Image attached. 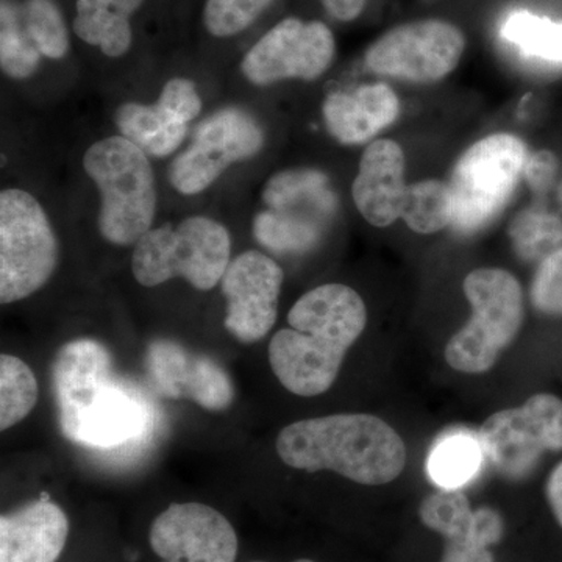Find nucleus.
Segmentation results:
<instances>
[{"instance_id": "f257e3e1", "label": "nucleus", "mask_w": 562, "mask_h": 562, "mask_svg": "<svg viewBox=\"0 0 562 562\" xmlns=\"http://www.w3.org/2000/svg\"><path fill=\"white\" fill-rule=\"evenodd\" d=\"M60 430L69 441L116 450L149 430V403L113 371L110 351L92 339L65 344L52 368Z\"/></svg>"}, {"instance_id": "f03ea898", "label": "nucleus", "mask_w": 562, "mask_h": 562, "mask_svg": "<svg viewBox=\"0 0 562 562\" xmlns=\"http://www.w3.org/2000/svg\"><path fill=\"white\" fill-rule=\"evenodd\" d=\"M288 324L269 344L272 372L292 394L316 397L338 379L347 351L368 324V308L350 286L322 284L294 303Z\"/></svg>"}, {"instance_id": "7ed1b4c3", "label": "nucleus", "mask_w": 562, "mask_h": 562, "mask_svg": "<svg viewBox=\"0 0 562 562\" xmlns=\"http://www.w3.org/2000/svg\"><path fill=\"white\" fill-rule=\"evenodd\" d=\"M277 453L292 469L333 471L366 486L394 482L406 464V447L398 432L371 414L295 422L280 431Z\"/></svg>"}, {"instance_id": "20e7f679", "label": "nucleus", "mask_w": 562, "mask_h": 562, "mask_svg": "<svg viewBox=\"0 0 562 562\" xmlns=\"http://www.w3.org/2000/svg\"><path fill=\"white\" fill-rule=\"evenodd\" d=\"M102 194L99 231L116 246H132L150 231L157 210L155 177L146 151L124 136L98 140L83 157Z\"/></svg>"}, {"instance_id": "39448f33", "label": "nucleus", "mask_w": 562, "mask_h": 562, "mask_svg": "<svg viewBox=\"0 0 562 562\" xmlns=\"http://www.w3.org/2000/svg\"><path fill=\"white\" fill-rule=\"evenodd\" d=\"M227 228L205 216L181 221L177 228H150L135 244L132 271L143 286L184 279L199 291H211L231 265Z\"/></svg>"}, {"instance_id": "423d86ee", "label": "nucleus", "mask_w": 562, "mask_h": 562, "mask_svg": "<svg viewBox=\"0 0 562 562\" xmlns=\"http://www.w3.org/2000/svg\"><path fill=\"white\" fill-rule=\"evenodd\" d=\"M471 303L468 324L450 339L446 360L462 373H484L494 368L512 346L524 324V292L519 280L505 269H475L462 283Z\"/></svg>"}, {"instance_id": "0eeeda50", "label": "nucleus", "mask_w": 562, "mask_h": 562, "mask_svg": "<svg viewBox=\"0 0 562 562\" xmlns=\"http://www.w3.org/2000/svg\"><path fill=\"white\" fill-rule=\"evenodd\" d=\"M527 160V146L513 133H494L472 144L450 177L453 231L471 235L501 216L512 201Z\"/></svg>"}, {"instance_id": "6e6552de", "label": "nucleus", "mask_w": 562, "mask_h": 562, "mask_svg": "<svg viewBox=\"0 0 562 562\" xmlns=\"http://www.w3.org/2000/svg\"><path fill=\"white\" fill-rule=\"evenodd\" d=\"M58 243L46 211L32 194H0V302L24 301L57 269Z\"/></svg>"}, {"instance_id": "1a4fd4ad", "label": "nucleus", "mask_w": 562, "mask_h": 562, "mask_svg": "<svg viewBox=\"0 0 562 562\" xmlns=\"http://www.w3.org/2000/svg\"><path fill=\"white\" fill-rule=\"evenodd\" d=\"M486 460L505 479H527L546 452L562 450V401L536 394L519 408L492 414L480 428Z\"/></svg>"}, {"instance_id": "9d476101", "label": "nucleus", "mask_w": 562, "mask_h": 562, "mask_svg": "<svg viewBox=\"0 0 562 562\" xmlns=\"http://www.w3.org/2000/svg\"><path fill=\"white\" fill-rule=\"evenodd\" d=\"M465 38L457 25L427 20L398 25L366 52V66L391 79L431 83L460 65Z\"/></svg>"}, {"instance_id": "9b49d317", "label": "nucleus", "mask_w": 562, "mask_h": 562, "mask_svg": "<svg viewBox=\"0 0 562 562\" xmlns=\"http://www.w3.org/2000/svg\"><path fill=\"white\" fill-rule=\"evenodd\" d=\"M262 144L265 133L247 111H217L199 125L191 146L172 161L169 180L181 194H199L225 169L257 155Z\"/></svg>"}, {"instance_id": "f8f14e48", "label": "nucleus", "mask_w": 562, "mask_h": 562, "mask_svg": "<svg viewBox=\"0 0 562 562\" xmlns=\"http://www.w3.org/2000/svg\"><path fill=\"white\" fill-rule=\"evenodd\" d=\"M335 52V36L324 22L286 18L247 52L241 69L258 87L290 79L312 81L330 68Z\"/></svg>"}, {"instance_id": "ddd939ff", "label": "nucleus", "mask_w": 562, "mask_h": 562, "mask_svg": "<svg viewBox=\"0 0 562 562\" xmlns=\"http://www.w3.org/2000/svg\"><path fill=\"white\" fill-rule=\"evenodd\" d=\"M284 273L268 255L247 250L231 261L221 280L227 301L225 328L236 341H261L276 325Z\"/></svg>"}, {"instance_id": "4468645a", "label": "nucleus", "mask_w": 562, "mask_h": 562, "mask_svg": "<svg viewBox=\"0 0 562 562\" xmlns=\"http://www.w3.org/2000/svg\"><path fill=\"white\" fill-rule=\"evenodd\" d=\"M149 539L162 562H235L238 554L233 525L202 503H173L154 520Z\"/></svg>"}, {"instance_id": "2eb2a0df", "label": "nucleus", "mask_w": 562, "mask_h": 562, "mask_svg": "<svg viewBox=\"0 0 562 562\" xmlns=\"http://www.w3.org/2000/svg\"><path fill=\"white\" fill-rule=\"evenodd\" d=\"M144 361L151 386L162 397L190 401L213 413L231 408L235 398L231 376L206 355L157 339L147 347Z\"/></svg>"}, {"instance_id": "dca6fc26", "label": "nucleus", "mask_w": 562, "mask_h": 562, "mask_svg": "<svg viewBox=\"0 0 562 562\" xmlns=\"http://www.w3.org/2000/svg\"><path fill=\"white\" fill-rule=\"evenodd\" d=\"M202 99L195 85L187 79H172L162 88L154 105L124 103L116 113V124L124 138L154 155L173 154L187 135L188 124L199 116Z\"/></svg>"}, {"instance_id": "f3484780", "label": "nucleus", "mask_w": 562, "mask_h": 562, "mask_svg": "<svg viewBox=\"0 0 562 562\" xmlns=\"http://www.w3.org/2000/svg\"><path fill=\"white\" fill-rule=\"evenodd\" d=\"M408 184L405 154L392 139H376L366 147L351 187L355 206L369 224L390 227L402 220Z\"/></svg>"}, {"instance_id": "a211bd4d", "label": "nucleus", "mask_w": 562, "mask_h": 562, "mask_svg": "<svg viewBox=\"0 0 562 562\" xmlns=\"http://www.w3.org/2000/svg\"><path fill=\"white\" fill-rule=\"evenodd\" d=\"M68 536L65 512L43 495L0 517V562H57Z\"/></svg>"}, {"instance_id": "6ab92c4d", "label": "nucleus", "mask_w": 562, "mask_h": 562, "mask_svg": "<svg viewBox=\"0 0 562 562\" xmlns=\"http://www.w3.org/2000/svg\"><path fill=\"white\" fill-rule=\"evenodd\" d=\"M322 113L333 138L355 146L394 124L401 113V102L387 85H362L353 91L328 95Z\"/></svg>"}, {"instance_id": "aec40b11", "label": "nucleus", "mask_w": 562, "mask_h": 562, "mask_svg": "<svg viewBox=\"0 0 562 562\" xmlns=\"http://www.w3.org/2000/svg\"><path fill=\"white\" fill-rule=\"evenodd\" d=\"M269 211L325 231L338 209L330 179L317 169L299 168L276 173L262 191Z\"/></svg>"}, {"instance_id": "412c9836", "label": "nucleus", "mask_w": 562, "mask_h": 562, "mask_svg": "<svg viewBox=\"0 0 562 562\" xmlns=\"http://www.w3.org/2000/svg\"><path fill=\"white\" fill-rule=\"evenodd\" d=\"M143 3L144 0H77L74 32L106 57L120 58L131 49V18Z\"/></svg>"}, {"instance_id": "4be33fe9", "label": "nucleus", "mask_w": 562, "mask_h": 562, "mask_svg": "<svg viewBox=\"0 0 562 562\" xmlns=\"http://www.w3.org/2000/svg\"><path fill=\"white\" fill-rule=\"evenodd\" d=\"M484 461L487 460L480 432L453 428L432 443L427 471L439 490L461 491L480 475Z\"/></svg>"}, {"instance_id": "5701e85b", "label": "nucleus", "mask_w": 562, "mask_h": 562, "mask_svg": "<svg viewBox=\"0 0 562 562\" xmlns=\"http://www.w3.org/2000/svg\"><path fill=\"white\" fill-rule=\"evenodd\" d=\"M402 220L419 235H432L452 225L453 195L450 184L436 179L409 184Z\"/></svg>"}, {"instance_id": "b1692460", "label": "nucleus", "mask_w": 562, "mask_h": 562, "mask_svg": "<svg viewBox=\"0 0 562 562\" xmlns=\"http://www.w3.org/2000/svg\"><path fill=\"white\" fill-rule=\"evenodd\" d=\"M502 38L524 54L541 60L562 63V24L530 11H516L502 25Z\"/></svg>"}, {"instance_id": "393cba45", "label": "nucleus", "mask_w": 562, "mask_h": 562, "mask_svg": "<svg viewBox=\"0 0 562 562\" xmlns=\"http://www.w3.org/2000/svg\"><path fill=\"white\" fill-rule=\"evenodd\" d=\"M505 522L492 508L473 509L471 522L446 539L441 562H495L490 547L502 541Z\"/></svg>"}, {"instance_id": "a878e982", "label": "nucleus", "mask_w": 562, "mask_h": 562, "mask_svg": "<svg viewBox=\"0 0 562 562\" xmlns=\"http://www.w3.org/2000/svg\"><path fill=\"white\" fill-rule=\"evenodd\" d=\"M38 402L35 373L20 358L0 357V428L9 430L24 420Z\"/></svg>"}, {"instance_id": "bb28decb", "label": "nucleus", "mask_w": 562, "mask_h": 562, "mask_svg": "<svg viewBox=\"0 0 562 562\" xmlns=\"http://www.w3.org/2000/svg\"><path fill=\"white\" fill-rule=\"evenodd\" d=\"M41 52L27 31L24 18L13 3L2 0L0 9V66L11 79H29L41 63Z\"/></svg>"}, {"instance_id": "cd10ccee", "label": "nucleus", "mask_w": 562, "mask_h": 562, "mask_svg": "<svg viewBox=\"0 0 562 562\" xmlns=\"http://www.w3.org/2000/svg\"><path fill=\"white\" fill-rule=\"evenodd\" d=\"M255 238L276 254H305L319 244L324 231L313 225L288 220L273 211H262L255 217Z\"/></svg>"}, {"instance_id": "c85d7f7f", "label": "nucleus", "mask_w": 562, "mask_h": 562, "mask_svg": "<svg viewBox=\"0 0 562 562\" xmlns=\"http://www.w3.org/2000/svg\"><path fill=\"white\" fill-rule=\"evenodd\" d=\"M512 236L525 260H546L562 247V221L552 213L528 210L514 221Z\"/></svg>"}, {"instance_id": "c756f323", "label": "nucleus", "mask_w": 562, "mask_h": 562, "mask_svg": "<svg viewBox=\"0 0 562 562\" xmlns=\"http://www.w3.org/2000/svg\"><path fill=\"white\" fill-rule=\"evenodd\" d=\"M22 18L25 31L44 57L60 60L68 54V27L54 0H27Z\"/></svg>"}, {"instance_id": "7c9ffc66", "label": "nucleus", "mask_w": 562, "mask_h": 562, "mask_svg": "<svg viewBox=\"0 0 562 562\" xmlns=\"http://www.w3.org/2000/svg\"><path fill=\"white\" fill-rule=\"evenodd\" d=\"M473 509L464 492L439 490L420 503L422 524L439 532L443 539L452 538L471 522Z\"/></svg>"}, {"instance_id": "2f4dec72", "label": "nucleus", "mask_w": 562, "mask_h": 562, "mask_svg": "<svg viewBox=\"0 0 562 562\" xmlns=\"http://www.w3.org/2000/svg\"><path fill=\"white\" fill-rule=\"evenodd\" d=\"M272 0H206L203 24L217 38H228L249 29Z\"/></svg>"}, {"instance_id": "473e14b6", "label": "nucleus", "mask_w": 562, "mask_h": 562, "mask_svg": "<svg viewBox=\"0 0 562 562\" xmlns=\"http://www.w3.org/2000/svg\"><path fill=\"white\" fill-rule=\"evenodd\" d=\"M531 303L538 312L562 316V247L539 262L531 281Z\"/></svg>"}, {"instance_id": "72a5a7b5", "label": "nucleus", "mask_w": 562, "mask_h": 562, "mask_svg": "<svg viewBox=\"0 0 562 562\" xmlns=\"http://www.w3.org/2000/svg\"><path fill=\"white\" fill-rule=\"evenodd\" d=\"M560 161L552 150H538L525 162L524 177L535 194L543 195L552 190L557 181Z\"/></svg>"}, {"instance_id": "f704fd0d", "label": "nucleus", "mask_w": 562, "mask_h": 562, "mask_svg": "<svg viewBox=\"0 0 562 562\" xmlns=\"http://www.w3.org/2000/svg\"><path fill=\"white\" fill-rule=\"evenodd\" d=\"M330 16L342 22H350L360 16L366 0H321Z\"/></svg>"}, {"instance_id": "c9c22d12", "label": "nucleus", "mask_w": 562, "mask_h": 562, "mask_svg": "<svg viewBox=\"0 0 562 562\" xmlns=\"http://www.w3.org/2000/svg\"><path fill=\"white\" fill-rule=\"evenodd\" d=\"M546 494L554 519L562 527V461L550 473L546 484Z\"/></svg>"}, {"instance_id": "e433bc0d", "label": "nucleus", "mask_w": 562, "mask_h": 562, "mask_svg": "<svg viewBox=\"0 0 562 562\" xmlns=\"http://www.w3.org/2000/svg\"><path fill=\"white\" fill-rule=\"evenodd\" d=\"M558 202H560L561 210H562V180L560 183V188H558Z\"/></svg>"}, {"instance_id": "4c0bfd02", "label": "nucleus", "mask_w": 562, "mask_h": 562, "mask_svg": "<svg viewBox=\"0 0 562 562\" xmlns=\"http://www.w3.org/2000/svg\"><path fill=\"white\" fill-rule=\"evenodd\" d=\"M251 562H265V561H251ZM294 562H314L312 560H297V561H294Z\"/></svg>"}]
</instances>
